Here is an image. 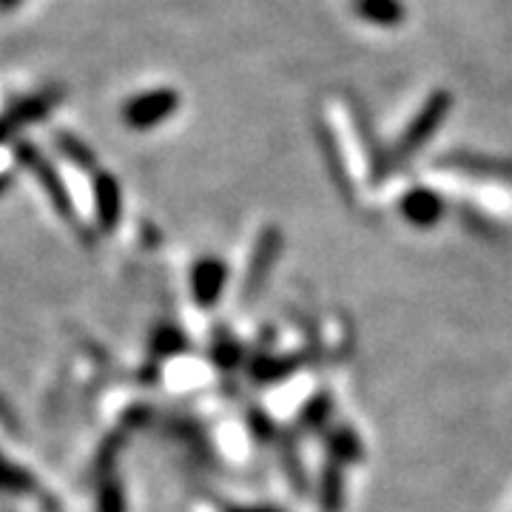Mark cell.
Listing matches in <instances>:
<instances>
[{
  "label": "cell",
  "instance_id": "obj_1",
  "mask_svg": "<svg viewBox=\"0 0 512 512\" xmlns=\"http://www.w3.org/2000/svg\"><path fill=\"white\" fill-rule=\"evenodd\" d=\"M453 109V94L450 92H433L427 97V103L421 106V111L410 120V126L404 128V134L399 137V143L393 146L387 165H404L410 163L421 148L430 143V137L439 131L444 123V117Z\"/></svg>",
  "mask_w": 512,
  "mask_h": 512
},
{
  "label": "cell",
  "instance_id": "obj_2",
  "mask_svg": "<svg viewBox=\"0 0 512 512\" xmlns=\"http://www.w3.org/2000/svg\"><path fill=\"white\" fill-rule=\"evenodd\" d=\"M279 251H282V234H279V228H274V225L262 228L254 242L251 259H248L245 279H242V299L245 302H254L256 296L265 291V282H268V276L274 271Z\"/></svg>",
  "mask_w": 512,
  "mask_h": 512
},
{
  "label": "cell",
  "instance_id": "obj_3",
  "mask_svg": "<svg viewBox=\"0 0 512 512\" xmlns=\"http://www.w3.org/2000/svg\"><path fill=\"white\" fill-rule=\"evenodd\" d=\"M177 103H180L177 92L157 89V92L134 97L126 106V111H123V117H126L131 128H154L157 123H163L165 117H171L177 111Z\"/></svg>",
  "mask_w": 512,
  "mask_h": 512
},
{
  "label": "cell",
  "instance_id": "obj_4",
  "mask_svg": "<svg viewBox=\"0 0 512 512\" xmlns=\"http://www.w3.org/2000/svg\"><path fill=\"white\" fill-rule=\"evenodd\" d=\"M402 217L416 228H433L444 217V200L433 188H410L399 202Z\"/></svg>",
  "mask_w": 512,
  "mask_h": 512
},
{
  "label": "cell",
  "instance_id": "obj_5",
  "mask_svg": "<svg viewBox=\"0 0 512 512\" xmlns=\"http://www.w3.org/2000/svg\"><path fill=\"white\" fill-rule=\"evenodd\" d=\"M228 279V268L222 265L220 259H200L191 271V293L200 302L202 308H211L214 302H220L222 288Z\"/></svg>",
  "mask_w": 512,
  "mask_h": 512
},
{
  "label": "cell",
  "instance_id": "obj_6",
  "mask_svg": "<svg viewBox=\"0 0 512 512\" xmlns=\"http://www.w3.org/2000/svg\"><path fill=\"white\" fill-rule=\"evenodd\" d=\"M353 12L356 18L367 20L373 26H399L404 20V3L402 0H353Z\"/></svg>",
  "mask_w": 512,
  "mask_h": 512
},
{
  "label": "cell",
  "instance_id": "obj_7",
  "mask_svg": "<svg viewBox=\"0 0 512 512\" xmlns=\"http://www.w3.org/2000/svg\"><path fill=\"white\" fill-rule=\"evenodd\" d=\"M441 165H453L461 174H473V177H484V180H507V183H512V165L484 160V157L453 154V157L441 160Z\"/></svg>",
  "mask_w": 512,
  "mask_h": 512
},
{
  "label": "cell",
  "instance_id": "obj_8",
  "mask_svg": "<svg viewBox=\"0 0 512 512\" xmlns=\"http://www.w3.org/2000/svg\"><path fill=\"white\" fill-rule=\"evenodd\" d=\"M319 504L322 512H342L345 504V481H342V464L330 458L322 470V481H319Z\"/></svg>",
  "mask_w": 512,
  "mask_h": 512
},
{
  "label": "cell",
  "instance_id": "obj_9",
  "mask_svg": "<svg viewBox=\"0 0 512 512\" xmlns=\"http://www.w3.org/2000/svg\"><path fill=\"white\" fill-rule=\"evenodd\" d=\"M94 191H97V214H100V225L103 228H111L117 217H120V188L117 183L111 180V177H100L97 185H94Z\"/></svg>",
  "mask_w": 512,
  "mask_h": 512
},
{
  "label": "cell",
  "instance_id": "obj_10",
  "mask_svg": "<svg viewBox=\"0 0 512 512\" xmlns=\"http://www.w3.org/2000/svg\"><path fill=\"white\" fill-rule=\"evenodd\" d=\"M328 450L333 461L350 464V461H359L362 458V441L348 427H336V430H330Z\"/></svg>",
  "mask_w": 512,
  "mask_h": 512
},
{
  "label": "cell",
  "instance_id": "obj_11",
  "mask_svg": "<svg viewBox=\"0 0 512 512\" xmlns=\"http://www.w3.org/2000/svg\"><path fill=\"white\" fill-rule=\"evenodd\" d=\"M296 362L293 359H271V356H265V359H259L254 365V379L256 382H279V379H285L288 373H291Z\"/></svg>",
  "mask_w": 512,
  "mask_h": 512
},
{
  "label": "cell",
  "instance_id": "obj_12",
  "mask_svg": "<svg viewBox=\"0 0 512 512\" xmlns=\"http://www.w3.org/2000/svg\"><path fill=\"white\" fill-rule=\"evenodd\" d=\"M330 413H333V402H330L328 396H316V399L308 402V407H305L302 424H305L308 430H322L330 421Z\"/></svg>",
  "mask_w": 512,
  "mask_h": 512
},
{
  "label": "cell",
  "instance_id": "obj_13",
  "mask_svg": "<svg viewBox=\"0 0 512 512\" xmlns=\"http://www.w3.org/2000/svg\"><path fill=\"white\" fill-rule=\"evenodd\" d=\"M322 148H325V157H328L330 168H333L336 183L342 185V188H348V168H345V160L339 154V146H336L333 134H328V131H322Z\"/></svg>",
  "mask_w": 512,
  "mask_h": 512
},
{
  "label": "cell",
  "instance_id": "obj_14",
  "mask_svg": "<svg viewBox=\"0 0 512 512\" xmlns=\"http://www.w3.org/2000/svg\"><path fill=\"white\" fill-rule=\"evenodd\" d=\"M239 356H242V348H239L237 342H231V339H222V342L214 345V359H217L220 365L225 367L237 365Z\"/></svg>",
  "mask_w": 512,
  "mask_h": 512
},
{
  "label": "cell",
  "instance_id": "obj_15",
  "mask_svg": "<svg viewBox=\"0 0 512 512\" xmlns=\"http://www.w3.org/2000/svg\"><path fill=\"white\" fill-rule=\"evenodd\" d=\"M251 427H254L256 436H265V439H271L274 436V427H271V421L265 419L262 413H251Z\"/></svg>",
  "mask_w": 512,
  "mask_h": 512
},
{
  "label": "cell",
  "instance_id": "obj_16",
  "mask_svg": "<svg viewBox=\"0 0 512 512\" xmlns=\"http://www.w3.org/2000/svg\"><path fill=\"white\" fill-rule=\"evenodd\" d=\"M228 512H282V510H276V507H231Z\"/></svg>",
  "mask_w": 512,
  "mask_h": 512
}]
</instances>
